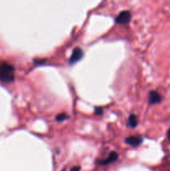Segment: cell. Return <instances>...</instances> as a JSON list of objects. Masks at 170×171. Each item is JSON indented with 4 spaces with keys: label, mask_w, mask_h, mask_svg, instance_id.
Returning <instances> with one entry per match:
<instances>
[{
    "label": "cell",
    "mask_w": 170,
    "mask_h": 171,
    "mask_svg": "<svg viewBox=\"0 0 170 171\" xmlns=\"http://www.w3.org/2000/svg\"><path fill=\"white\" fill-rule=\"evenodd\" d=\"M14 67L8 62L0 63V81L2 83H12L14 80Z\"/></svg>",
    "instance_id": "6da1fadb"
},
{
    "label": "cell",
    "mask_w": 170,
    "mask_h": 171,
    "mask_svg": "<svg viewBox=\"0 0 170 171\" xmlns=\"http://www.w3.org/2000/svg\"><path fill=\"white\" fill-rule=\"evenodd\" d=\"M82 56H83V51H82V49L78 47L75 48L74 49L72 50V54H71L69 60H68L69 65H73L74 64L78 62L79 60H81Z\"/></svg>",
    "instance_id": "7a4b0ae2"
},
{
    "label": "cell",
    "mask_w": 170,
    "mask_h": 171,
    "mask_svg": "<svg viewBox=\"0 0 170 171\" xmlns=\"http://www.w3.org/2000/svg\"><path fill=\"white\" fill-rule=\"evenodd\" d=\"M131 20V13L129 11H122L115 18V22L118 24H128Z\"/></svg>",
    "instance_id": "3957f363"
},
{
    "label": "cell",
    "mask_w": 170,
    "mask_h": 171,
    "mask_svg": "<svg viewBox=\"0 0 170 171\" xmlns=\"http://www.w3.org/2000/svg\"><path fill=\"white\" fill-rule=\"evenodd\" d=\"M125 143L132 147L139 146L142 143V138L141 136H138V135L129 136L125 139Z\"/></svg>",
    "instance_id": "277c9868"
},
{
    "label": "cell",
    "mask_w": 170,
    "mask_h": 171,
    "mask_svg": "<svg viewBox=\"0 0 170 171\" xmlns=\"http://www.w3.org/2000/svg\"><path fill=\"white\" fill-rule=\"evenodd\" d=\"M162 101V96L161 94L157 91H150L148 94V103L151 105L159 104Z\"/></svg>",
    "instance_id": "5b68a950"
},
{
    "label": "cell",
    "mask_w": 170,
    "mask_h": 171,
    "mask_svg": "<svg viewBox=\"0 0 170 171\" xmlns=\"http://www.w3.org/2000/svg\"><path fill=\"white\" fill-rule=\"evenodd\" d=\"M118 158V153H116L115 151L111 152L109 154H108V156L106 158L103 160H101V161H98V164L100 165H108V164H112L113 162H115Z\"/></svg>",
    "instance_id": "8992f818"
},
{
    "label": "cell",
    "mask_w": 170,
    "mask_h": 171,
    "mask_svg": "<svg viewBox=\"0 0 170 171\" xmlns=\"http://www.w3.org/2000/svg\"><path fill=\"white\" fill-rule=\"evenodd\" d=\"M138 124V119L137 115H135L133 114H130L128 119V126L130 127V128H135V127H137Z\"/></svg>",
    "instance_id": "52a82bcc"
},
{
    "label": "cell",
    "mask_w": 170,
    "mask_h": 171,
    "mask_svg": "<svg viewBox=\"0 0 170 171\" xmlns=\"http://www.w3.org/2000/svg\"><path fill=\"white\" fill-rule=\"evenodd\" d=\"M68 119V116L67 114H65V113H61V114H58L57 116H56V120L58 122L63 121L65 119Z\"/></svg>",
    "instance_id": "ba28073f"
},
{
    "label": "cell",
    "mask_w": 170,
    "mask_h": 171,
    "mask_svg": "<svg viewBox=\"0 0 170 171\" xmlns=\"http://www.w3.org/2000/svg\"><path fill=\"white\" fill-rule=\"evenodd\" d=\"M102 108H97V109H95V114H102Z\"/></svg>",
    "instance_id": "9c48e42d"
},
{
    "label": "cell",
    "mask_w": 170,
    "mask_h": 171,
    "mask_svg": "<svg viewBox=\"0 0 170 171\" xmlns=\"http://www.w3.org/2000/svg\"><path fill=\"white\" fill-rule=\"evenodd\" d=\"M80 169H81L80 166H74V167H72L70 171H80Z\"/></svg>",
    "instance_id": "30bf717a"
},
{
    "label": "cell",
    "mask_w": 170,
    "mask_h": 171,
    "mask_svg": "<svg viewBox=\"0 0 170 171\" xmlns=\"http://www.w3.org/2000/svg\"><path fill=\"white\" fill-rule=\"evenodd\" d=\"M167 138H168V140H169V141H170V128H169V129H168V130Z\"/></svg>",
    "instance_id": "8fae6325"
},
{
    "label": "cell",
    "mask_w": 170,
    "mask_h": 171,
    "mask_svg": "<svg viewBox=\"0 0 170 171\" xmlns=\"http://www.w3.org/2000/svg\"><path fill=\"white\" fill-rule=\"evenodd\" d=\"M62 171H66V169H62Z\"/></svg>",
    "instance_id": "7c38bea8"
}]
</instances>
